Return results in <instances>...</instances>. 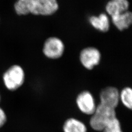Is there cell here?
Segmentation results:
<instances>
[{"label":"cell","instance_id":"cell-1","mask_svg":"<svg viewBox=\"0 0 132 132\" xmlns=\"http://www.w3.org/2000/svg\"><path fill=\"white\" fill-rule=\"evenodd\" d=\"M58 7L56 0H17L14 5L18 15L49 16L55 13Z\"/></svg>","mask_w":132,"mask_h":132},{"label":"cell","instance_id":"cell-2","mask_svg":"<svg viewBox=\"0 0 132 132\" xmlns=\"http://www.w3.org/2000/svg\"><path fill=\"white\" fill-rule=\"evenodd\" d=\"M90 118L91 128L96 131H102L113 119L117 117L115 109L98 104Z\"/></svg>","mask_w":132,"mask_h":132},{"label":"cell","instance_id":"cell-3","mask_svg":"<svg viewBox=\"0 0 132 132\" xmlns=\"http://www.w3.org/2000/svg\"><path fill=\"white\" fill-rule=\"evenodd\" d=\"M2 78L5 88L10 92H14L24 84L25 72L21 66L13 65L5 71Z\"/></svg>","mask_w":132,"mask_h":132},{"label":"cell","instance_id":"cell-4","mask_svg":"<svg viewBox=\"0 0 132 132\" xmlns=\"http://www.w3.org/2000/svg\"><path fill=\"white\" fill-rule=\"evenodd\" d=\"M65 50L64 43L61 39L55 37L48 38L44 43L43 52L50 59H58L62 56Z\"/></svg>","mask_w":132,"mask_h":132},{"label":"cell","instance_id":"cell-5","mask_svg":"<svg viewBox=\"0 0 132 132\" xmlns=\"http://www.w3.org/2000/svg\"><path fill=\"white\" fill-rule=\"evenodd\" d=\"M76 103L82 113L90 116L94 113L97 106L93 95L88 90L83 91L77 95Z\"/></svg>","mask_w":132,"mask_h":132},{"label":"cell","instance_id":"cell-6","mask_svg":"<svg viewBox=\"0 0 132 132\" xmlns=\"http://www.w3.org/2000/svg\"><path fill=\"white\" fill-rule=\"evenodd\" d=\"M80 60L82 65L88 70H92L99 64L101 53L96 48L88 47L84 48L80 54Z\"/></svg>","mask_w":132,"mask_h":132},{"label":"cell","instance_id":"cell-7","mask_svg":"<svg viewBox=\"0 0 132 132\" xmlns=\"http://www.w3.org/2000/svg\"><path fill=\"white\" fill-rule=\"evenodd\" d=\"M100 104L116 109L120 101L118 89L112 86L106 87L100 93Z\"/></svg>","mask_w":132,"mask_h":132},{"label":"cell","instance_id":"cell-8","mask_svg":"<svg viewBox=\"0 0 132 132\" xmlns=\"http://www.w3.org/2000/svg\"><path fill=\"white\" fill-rule=\"evenodd\" d=\"M129 7V3L127 0H111L107 4L105 9L112 17L127 11Z\"/></svg>","mask_w":132,"mask_h":132},{"label":"cell","instance_id":"cell-9","mask_svg":"<svg viewBox=\"0 0 132 132\" xmlns=\"http://www.w3.org/2000/svg\"><path fill=\"white\" fill-rule=\"evenodd\" d=\"M111 18L115 27L122 31L129 28L132 24V12L127 10L120 14L113 16Z\"/></svg>","mask_w":132,"mask_h":132},{"label":"cell","instance_id":"cell-10","mask_svg":"<svg viewBox=\"0 0 132 132\" xmlns=\"http://www.w3.org/2000/svg\"><path fill=\"white\" fill-rule=\"evenodd\" d=\"M89 22L94 28L103 32L108 31L110 28L109 19L105 13H101L98 16H91L89 18Z\"/></svg>","mask_w":132,"mask_h":132},{"label":"cell","instance_id":"cell-11","mask_svg":"<svg viewBox=\"0 0 132 132\" xmlns=\"http://www.w3.org/2000/svg\"><path fill=\"white\" fill-rule=\"evenodd\" d=\"M64 132H87V128L80 120L75 118L67 119L63 124Z\"/></svg>","mask_w":132,"mask_h":132},{"label":"cell","instance_id":"cell-12","mask_svg":"<svg viewBox=\"0 0 132 132\" xmlns=\"http://www.w3.org/2000/svg\"><path fill=\"white\" fill-rule=\"evenodd\" d=\"M119 99L123 105L130 110L132 109V90L130 87H125L119 93Z\"/></svg>","mask_w":132,"mask_h":132},{"label":"cell","instance_id":"cell-13","mask_svg":"<svg viewBox=\"0 0 132 132\" xmlns=\"http://www.w3.org/2000/svg\"><path fill=\"white\" fill-rule=\"evenodd\" d=\"M102 132H123L121 124L117 117L113 119L105 127Z\"/></svg>","mask_w":132,"mask_h":132},{"label":"cell","instance_id":"cell-14","mask_svg":"<svg viewBox=\"0 0 132 132\" xmlns=\"http://www.w3.org/2000/svg\"><path fill=\"white\" fill-rule=\"evenodd\" d=\"M7 121V116L4 109L0 107V129L3 127Z\"/></svg>","mask_w":132,"mask_h":132},{"label":"cell","instance_id":"cell-15","mask_svg":"<svg viewBox=\"0 0 132 132\" xmlns=\"http://www.w3.org/2000/svg\"><path fill=\"white\" fill-rule=\"evenodd\" d=\"M1 95L0 94V103H1Z\"/></svg>","mask_w":132,"mask_h":132}]
</instances>
